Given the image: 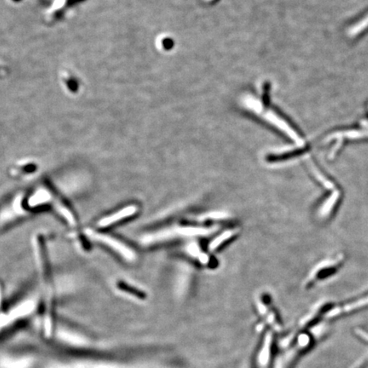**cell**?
<instances>
[{
	"label": "cell",
	"instance_id": "1",
	"mask_svg": "<svg viewBox=\"0 0 368 368\" xmlns=\"http://www.w3.org/2000/svg\"><path fill=\"white\" fill-rule=\"evenodd\" d=\"M90 236L98 242H102L110 248H112V250H116L120 256H124L128 261H132L135 258V254L130 248H127L126 244L117 240H114V238H112L111 236H104L98 233H90Z\"/></svg>",
	"mask_w": 368,
	"mask_h": 368
},
{
	"label": "cell",
	"instance_id": "2",
	"mask_svg": "<svg viewBox=\"0 0 368 368\" xmlns=\"http://www.w3.org/2000/svg\"><path fill=\"white\" fill-rule=\"evenodd\" d=\"M296 350V348H292V350L283 352L282 354H277L276 356L274 362L272 364L270 362H266V368H289L290 365L294 362V360L296 359L301 350L298 351L295 354L294 351Z\"/></svg>",
	"mask_w": 368,
	"mask_h": 368
},
{
	"label": "cell",
	"instance_id": "3",
	"mask_svg": "<svg viewBox=\"0 0 368 368\" xmlns=\"http://www.w3.org/2000/svg\"><path fill=\"white\" fill-rule=\"evenodd\" d=\"M136 210H138V209H136V207L135 206L126 207V208H124V210H121L120 212L114 214L112 216H108V218H106L104 219V220H102L99 224H100L101 227L110 226V225H112V224L118 222L123 220V219L132 216V215H134V214L136 212Z\"/></svg>",
	"mask_w": 368,
	"mask_h": 368
},
{
	"label": "cell",
	"instance_id": "4",
	"mask_svg": "<svg viewBox=\"0 0 368 368\" xmlns=\"http://www.w3.org/2000/svg\"><path fill=\"white\" fill-rule=\"evenodd\" d=\"M368 304V296L366 298L358 301V302H354V304H350L347 305L344 310L341 308H336L334 311H332L331 313L329 314V316L334 317L336 316L338 314H340L341 313L344 312H348V311L354 310H357V308H362V306Z\"/></svg>",
	"mask_w": 368,
	"mask_h": 368
},
{
	"label": "cell",
	"instance_id": "5",
	"mask_svg": "<svg viewBox=\"0 0 368 368\" xmlns=\"http://www.w3.org/2000/svg\"><path fill=\"white\" fill-rule=\"evenodd\" d=\"M233 231H227V232H225V233L222 234H221V236L218 237L216 240H214L210 243L209 249H210V250H216V249H218V248L219 246L224 243V242H226V240H228L230 238H231V237L233 236Z\"/></svg>",
	"mask_w": 368,
	"mask_h": 368
},
{
	"label": "cell",
	"instance_id": "6",
	"mask_svg": "<svg viewBox=\"0 0 368 368\" xmlns=\"http://www.w3.org/2000/svg\"><path fill=\"white\" fill-rule=\"evenodd\" d=\"M68 1H72V0H56V4L52 6V10L49 12L50 14L56 13L58 10H60L68 4Z\"/></svg>",
	"mask_w": 368,
	"mask_h": 368
},
{
	"label": "cell",
	"instance_id": "7",
	"mask_svg": "<svg viewBox=\"0 0 368 368\" xmlns=\"http://www.w3.org/2000/svg\"><path fill=\"white\" fill-rule=\"evenodd\" d=\"M368 18H366L362 22L359 23L358 25H357L356 28H354V29H353V31H352V34L353 35H357L358 34H360V32H362V31H364L366 28H368Z\"/></svg>",
	"mask_w": 368,
	"mask_h": 368
}]
</instances>
